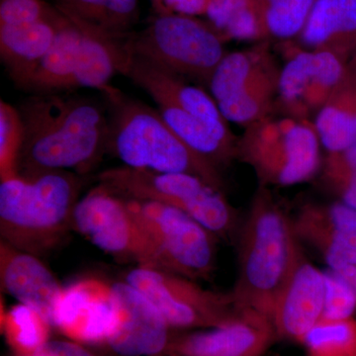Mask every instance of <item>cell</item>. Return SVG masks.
<instances>
[{"label": "cell", "instance_id": "cell-10", "mask_svg": "<svg viewBox=\"0 0 356 356\" xmlns=\"http://www.w3.org/2000/svg\"><path fill=\"white\" fill-rule=\"evenodd\" d=\"M128 200L153 238L165 270L193 280L212 275L216 266V236L172 206Z\"/></svg>", "mask_w": 356, "mask_h": 356}, {"label": "cell", "instance_id": "cell-3", "mask_svg": "<svg viewBox=\"0 0 356 356\" xmlns=\"http://www.w3.org/2000/svg\"><path fill=\"white\" fill-rule=\"evenodd\" d=\"M99 91L108 116L107 152L124 165L194 175L222 191L221 172L187 146L159 110L110 84Z\"/></svg>", "mask_w": 356, "mask_h": 356}, {"label": "cell", "instance_id": "cell-23", "mask_svg": "<svg viewBox=\"0 0 356 356\" xmlns=\"http://www.w3.org/2000/svg\"><path fill=\"white\" fill-rule=\"evenodd\" d=\"M344 70L329 99L314 119L321 145L329 154L356 144V76Z\"/></svg>", "mask_w": 356, "mask_h": 356}, {"label": "cell", "instance_id": "cell-1", "mask_svg": "<svg viewBox=\"0 0 356 356\" xmlns=\"http://www.w3.org/2000/svg\"><path fill=\"white\" fill-rule=\"evenodd\" d=\"M16 108L23 126L18 177L69 170L86 175L107 153V110L95 98L43 93Z\"/></svg>", "mask_w": 356, "mask_h": 356}, {"label": "cell", "instance_id": "cell-9", "mask_svg": "<svg viewBox=\"0 0 356 356\" xmlns=\"http://www.w3.org/2000/svg\"><path fill=\"white\" fill-rule=\"evenodd\" d=\"M161 312L172 330L195 331L228 322L240 311L232 293L206 289L195 280L149 266H136L125 277Z\"/></svg>", "mask_w": 356, "mask_h": 356}, {"label": "cell", "instance_id": "cell-36", "mask_svg": "<svg viewBox=\"0 0 356 356\" xmlns=\"http://www.w3.org/2000/svg\"><path fill=\"white\" fill-rule=\"evenodd\" d=\"M30 356H47V355H43V353H37L36 355H30Z\"/></svg>", "mask_w": 356, "mask_h": 356}, {"label": "cell", "instance_id": "cell-19", "mask_svg": "<svg viewBox=\"0 0 356 356\" xmlns=\"http://www.w3.org/2000/svg\"><path fill=\"white\" fill-rule=\"evenodd\" d=\"M297 40L304 50L329 51L344 62L356 44V0H317Z\"/></svg>", "mask_w": 356, "mask_h": 356}, {"label": "cell", "instance_id": "cell-30", "mask_svg": "<svg viewBox=\"0 0 356 356\" xmlns=\"http://www.w3.org/2000/svg\"><path fill=\"white\" fill-rule=\"evenodd\" d=\"M23 142V126L17 108L0 102V178L18 177V161Z\"/></svg>", "mask_w": 356, "mask_h": 356}, {"label": "cell", "instance_id": "cell-37", "mask_svg": "<svg viewBox=\"0 0 356 356\" xmlns=\"http://www.w3.org/2000/svg\"><path fill=\"white\" fill-rule=\"evenodd\" d=\"M353 285H355V289H356V274L355 276V280H353Z\"/></svg>", "mask_w": 356, "mask_h": 356}, {"label": "cell", "instance_id": "cell-28", "mask_svg": "<svg viewBox=\"0 0 356 356\" xmlns=\"http://www.w3.org/2000/svg\"><path fill=\"white\" fill-rule=\"evenodd\" d=\"M266 37L298 39L317 0H255Z\"/></svg>", "mask_w": 356, "mask_h": 356}, {"label": "cell", "instance_id": "cell-26", "mask_svg": "<svg viewBox=\"0 0 356 356\" xmlns=\"http://www.w3.org/2000/svg\"><path fill=\"white\" fill-rule=\"evenodd\" d=\"M205 15L224 39L266 38L255 0H210Z\"/></svg>", "mask_w": 356, "mask_h": 356}, {"label": "cell", "instance_id": "cell-7", "mask_svg": "<svg viewBox=\"0 0 356 356\" xmlns=\"http://www.w3.org/2000/svg\"><path fill=\"white\" fill-rule=\"evenodd\" d=\"M126 44L131 53L205 84L227 55L224 38L212 26L173 13H161L142 32L129 34Z\"/></svg>", "mask_w": 356, "mask_h": 356}, {"label": "cell", "instance_id": "cell-6", "mask_svg": "<svg viewBox=\"0 0 356 356\" xmlns=\"http://www.w3.org/2000/svg\"><path fill=\"white\" fill-rule=\"evenodd\" d=\"M98 181L123 197L177 208L217 238L229 240L240 228L236 210L222 191L194 175L122 165L100 173Z\"/></svg>", "mask_w": 356, "mask_h": 356}, {"label": "cell", "instance_id": "cell-32", "mask_svg": "<svg viewBox=\"0 0 356 356\" xmlns=\"http://www.w3.org/2000/svg\"><path fill=\"white\" fill-rule=\"evenodd\" d=\"M58 7L43 0H1L0 25H23L40 21H57L64 17Z\"/></svg>", "mask_w": 356, "mask_h": 356}, {"label": "cell", "instance_id": "cell-14", "mask_svg": "<svg viewBox=\"0 0 356 356\" xmlns=\"http://www.w3.org/2000/svg\"><path fill=\"white\" fill-rule=\"evenodd\" d=\"M277 337L266 316L240 310L217 327L172 334L163 356H264Z\"/></svg>", "mask_w": 356, "mask_h": 356}, {"label": "cell", "instance_id": "cell-16", "mask_svg": "<svg viewBox=\"0 0 356 356\" xmlns=\"http://www.w3.org/2000/svg\"><path fill=\"white\" fill-rule=\"evenodd\" d=\"M118 321L107 346L120 356H163L172 327L156 307L126 281L111 285Z\"/></svg>", "mask_w": 356, "mask_h": 356}, {"label": "cell", "instance_id": "cell-11", "mask_svg": "<svg viewBox=\"0 0 356 356\" xmlns=\"http://www.w3.org/2000/svg\"><path fill=\"white\" fill-rule=\"evenodd\" d=\"M281 67L275 109L281 115L314 122L334 88L346 65L329 51L293 48Z\"/></svg>", "mask_w": 356, "mask_h": 356}, {"label": "cell", "instance_id": "cell-4", "mask_svg": "<svg viewBox=\"0 0 356 356\" xmlns=\"http://www.w3.org/2000/svg\"><path fill=\"white\" fill-rule=\"evenodd\" d=\"M83 185L81 175L67 170L2 180L1 240L36 255L55 248L72 228V212Z\"/></svg>", "mask_w": 356, "mask_h": 356}, {"label": "cell", "instance_id": "cell-25", "mask_svg": "<svg viewBox=\"0 0 356 356\" xmlns=\"http://www.w3.org/2000/svg\"><path fill=\"white\" fill-rule=\"evenodd\" d=\"M156 105L159 113L178 137L218 170L238 159L236 152L224 146L203 122L168 103H158Z\"/></svg>", "mask_w": 356, "mask_h": 356}, {"label": "cell", "instance_id": "cell-33", "mask_svg": "<svg viewBox=\"0 0 356 356\" xmlns=\"http://www.w3.org/2000/svg\"><path fill=\"white\" fill-rule=\"evenodd\" d=\"M38 353L47 356H97L74 341H49Z\"/></svg>", "mask_w": 356, "mask_h": 356}, {"label": "cell", "instance_id": "cell-12", "mask_svg": "<svg viewBox=\"0 0 356 356\" xmlns=\"http://www.w3.org/2000/svg\"><path fill=\"white\" fill-rule=\"evenodd\" d=\"M123 76L144 89L156 104L168 103L203 122L224 146L238 154V139L232 132L229 122L222 116L212 96L202 88L131 51Z\"/></svg>", "mask_w": 356, "mask_h": 356}, {"label": "cell", "instance_id": "cell-17", "mask_svg": "<svg viewBox=\"0 0 356 356\" xmlns=\"http://www.w3.org/2000/svg\"><path fill=\"white\" fill-rule=\"evenodd\" d=\"M325 288V271L304 257L281 290L271 314L278 337L303 343L307 334L322 320Z\"/></svg>", "mask_w": 356, "mask_h": 356}, {"label": "cell", "instance_id": "cell-24", "mask_svg": "<svg viewBox=\"0 0 356 356\" xmlns=\"http://www.w3.org/2000/svg\"><path fill=\"white\" fill-rule=\"evenodd\" d=\"M58 8L70 19L125 36L138 17V0H57Z\"/></svg>", "mask_w": 356, "mask_h": 356}, {"label": "cell", "instance_id": "cell-2", "mask_svg": "<svg viewBox=\"0 0 356 356\" xmlns=\"http://www.w3.org/2000/svg\"><path fill=\"white\" fill-rule=\"evenodd\" d=\"M292 218L261 185L238 231L236 308L270 320L276 300L304 254Z\"/></svg>", "mask_w": 356, "mask_h": 356}, {"label": "cell", "instance_id": "cell-20", "mask_svg": "<svg viewBox=\"0 0 356 356\" xmlns=\"http://www.w3.org/2000/svg\"><path fill=\"white\" fill-rule=\"evenodd\" d=\"M70 20L83 30L81 55L72 89L89 88L99 90L109 84L116 74H124L130 58L126 44L129 34L117 36L79 21Z\"/></svg>", "mask_w": 356, "mask_h": 356}, {"label": "cell", "instance_id": "cell-22", "mask_svg": "<svg viewBox=\"0 0 356 356\" xmlns=\"http://www.w3.org/2000/svg\"><path fill=\"white\" fill-rule=\"evenodd\" d=\"M67 21L65 15L57 21L0 25V57L14 83L26 76L48 53Z\"/></svg>", "mask_w": 356, "mask_h": 356}, {"label": "cell", "instance_id": "cell-29", "mask_svg": "<svg viewBox=\"0 0 356 356\" xmlns=\"http://www.w3.org/2000/svg\"><path fill=\"white\" fill-rule=\"evenodd\" d=\"M302 343L309 356H356V322L321 320Z\"/></svg>", "mask_w": 356, "mask_h": 356}, {"label": "cell", "instance_id": "cell-34", "mask_svg": "<svg viewBox=\"0 0 356 356\" xmlns=\"http://www.w3.org/2000/svg\"><path fill=\"white\" fill-rule=\"evenodd\" d=\"M165 13L194 16L205 14L210 0H161Z\"/></svg>", "mask_w": 356, "mask_h": 356}, {"label": "cell", "instance_id": "cell-21", "mask_svg": "<svg viewBox=\"0 0 356 356\" xmlns=\"http://www.w3.org/2000/svg\"><path fill=\"white\" fill-rule=\"evenodd\" d=\"M83 30L67 18L50 50L16 86L34 95L57 93L72 89L81 55Z\"/></svg>", "mask_w": 356, "mask_h": 356}, {"label": "cell", "instance_id": "cell-27", "mask_svg": "<svg viewBox=\"0 0 356 356\" xmlns=\"http://www.w3.org/2000/svg\"><path fill=\"white\" fill-rule=\"evenodd\" d=\"M1 327L11 348L20 356L36 355L49 341L51 325L38 312L23 304L1 313Z\"/></svg>", "mask_w": 356, "mask_h": 356}, {"label": "cell", "instance_id": "cell-31", "mask_svg": "<svg viewBox=\"0 0 356 356\" xmlns=\"http://www.w3.org/2000/svg\"><path fill=\"white\" fill-rule=\"evenodd\" d=\"M325 303L322 320L341 321L353 317L356 289L351 281L331 270L325 271Z\"/></svg>", "mask_w": 356, "mask_h": 356}, {"label": "cell", "instance_id": "cell-35", "mask_svg": "<svg viewBox=\"0 0 356 356\" xmlns=\"http://www.w3.org/2000/svg\"><path fill=\"white\" fill-rule=\"evenodd\" d=\"M154 6L158 7L161 13H165V8H163V2L161 0H153Z\"/></svg>", "mask_w": 356, "mask_h": 356}, {"label": "cell", "instance_id": "cell-15", "mask_svg": "<svg viewBox=\"0 0 356 356\" xmlns=\"http://www.w3.org/2000/svg\"><path fill=\"white\" fill-rule=\"evenodd\" d=\"M118 321L111 286L97 280L64 288L54 312L53 327L79 343L106 344Z\"/></svg>", "mask_w": 356, "mask_h": 356}, {"label": "cell", "instance_id": "cell-8", "mask_svg": "<svg viewBox=\"0 0 356 356\" xmlns=\"http://www.w3.org/2000/svg\"><path fill=\"white\" fill-rule=\"evenodd\" d=\"M72 227L118 261L165 270L153 238L128 199L102 184L77 201Z\"/></svg>", "mask_w": 356, "mask_h": 356}, {"label": "cell", "instance_id": "cell-13", "mask_svg": "<svg viewBox=\"0 0 356 356\" xmlns=\"http://www.w3.org/2000/svg\"><path fill=\"white\" fill-rule=\"evenodd\" d=\"M300 243L313 248L329 270L353 283L356 274V209L343 202L308 203L292 218Z\"/></svg>", "mask_w": 356, "mask_h": 356}, {"label": "cell", "instance_id": "cell-5", "mask_svg": "<svg viewBox=\"0 0 356 356\" xmlns=\"http://www.w3.org/2000/svg\"><path fill=\"white\" fill-rule=\"evenodd\" d=\"M238 159L250 165L264 186H293L320 172V139L311 120L269 115L245 128Z\"/></svg>", "mask_w": 356, "mask_h": 356}, {"label": "cell", "instance_id": "cell-18", "mask_svg": "<svg viewBox=\"0 0 356 356\" xmlns=\"http://www.w3.org/2000/svg\"><path fill=\"white\" fill-rule=\"evenodd\" d=\"M0 276L4 291L38 312L53 327L54 312L64 288L36 254L1 240Z\"/></svg>", "mask_w": 356, "mask_h": 356}]
</instances>
